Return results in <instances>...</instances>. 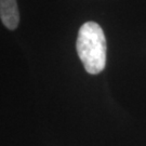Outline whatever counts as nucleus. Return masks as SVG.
I'll list each match as a JSON object with an SVG mask.
<instances>
[{
	"label": "nucleus",
	"instance_id": "obj_2",
	"mask_svg": "<svg viewBox=\"0 0 146 146\" xmlns=\"http://www.w3.org/2000/svg\"><path fill=\"white\" fill-rule=\"evenodd\" d=\"M0 20L8 29H15L20 23L16 0H0Z\"/></svg>",
	"mask_w": 146,
	"mask_h": 146
},
{
	"label": "nucleus",
	"instance_id": "obj_1",
	"mask_svg": "<svg viewBox=\"0 0 146 146\" xmlns=\"http://www.w3.org/2000/svg\"><path fill=\"white\" fill-rule=\"evenodd\" d=\"M77 53L87 73L98 75L106 65V38L102 27L95 22H87L79 28Z\"/></svg>",
	"mask_w": 146,
	"mask_h": 146
}]
</instances>
